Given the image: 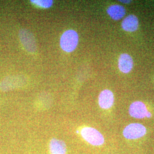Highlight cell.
I'll list each match as a JSON object with an SVG mask.
<instances>
[{
	"mask_svg": "<svg viewBox=\"0 0 154 154\" xmlns=\"http://www.w3.org/2000/svg\"><path fill=\"white\" fill-rule=\"evenodd\" d=\"M81 134L85 141L94 146H99L105 143V138L103 135L93 127H85L83 128L81 131Z\"/></svg>",
	"mask_w": 154,
	"mask_h": 154,
	"instance_id": "obj_1",
	"label": "cell"
},
{
	"mask_svg": "<svg viewBox=\"0 0 154 154\" xmlns=\"http://www.w3.org/2000/svg\"><path fill=\"white\" fill-rule=\"evenodd\" d=\"M78 43V35L73 30H67L61 36V48L65 51L70 53L77 48Z\"/></svg>",
	"mask_w": 154,
	"mask_h": 154,
	"instance_id": "obj_2",
	"label": "cell"
},
{
	"mask_svg": "<svg viewBox=\"0 0 154 154\" xmlns=\"http://www.w3.org/2000/svg\"><path fill=\"white\" fill-rule=\"evenodd\" d=\"M146 134V128L143 125L134 123L127 126L123 131L124 137L127 139H137L143 137Z\"/></svg>",
	"mask_w": 154,
	"mask_h": 154,
	"instance_id": "obj_3",
	"label": "cell"
},
{
	"mask_svg": "<svg viewBox=\"0 0 154 154\" xmlns=\"http://www.w3.org/2000/svg\"><path fill=\"white\" fill-rule=\"evenodd\" d=\"M19 37L23 46L29 53H34L37 49L35 39L33 33L28 29H22L20 30Z\"/></svg>",
	"mask_w": 154,
	"mask_h": 154,
	"instance_id": "obj_4",
	"label": "cell"
},
{
	"mask_svg": "<svg viewBox=\"0 0 154 154\" xmlns=\"http://www.w3.org/2000/svg\"><path fill=\"white\" fill-rule=\"evenodd\" d=\"M24 83L25 78L21 76H10L6 77L1 82L0 88L4 91H7L21 86Z\"/></svg>",
	"mask_w": 154,
	"mask_h": 154,
	"instance_id": "obj_5",
	"label": "cell"
},
{
	"mask_svg": "<svg viewBox=\"0 0 154 154\" xmlns=\"http://www.w3.org/2000/svg\"><path fill=\"white\" fill-rule=\"evenodd\" d=\"M148 112L145 104L140 101L133 102L129 108L130 115L137 119H142L146 117Z\"/></svg>",
	"mask_w": 154,
	"mask_h": 154,
	"instance_id": "obj_6",
	"label": "cell"
},
{
	"mask_svg": "<svg viewBox=\"0 0 154 154\" xmlns=\"http://www.w3.org/2000/svg\"><path fill=\"white\" fill-rule=\"evenodd\" d=\"M114 94L109 90H104L99 94L98 103L102 109H110L114 104Z\"/></svg>",
	"mask_w": 154,
	"mask_h": 154,
	"instance_id": "obj_7",
	"label": "cell"
},
{
	"mask_svg": "<svg viewBox=\"0 0 154 154\" xmlns=\"http://www.w3.org/2000/svg\"><path fill=\"white\" fill-rule=\"evenodd\" d=\"M49 151L51 154H66V143L61 139L53 138L50 142Z\"/></svg>",
	"mask_w": 154,
	"mask_h": 154,
	"instance_id": "obj_8",
	"label": "cell"
},
{
	"mask_svg": "<svg viewBox=\"0 0 154 154\" xmlns=\"http://www.w3.org/2000/svg\"><path fill=\"white\" fill-rule=\"evenodd\" d=\"M133 60L132 57L126 53L122 54L118 60V67L122 72L128 73L132 70Z\"/></svg>",
	"mask_w": 154,
	"mask_h": 154,
	"instance_id": "obj_9",
	"label": "cell"
},
{
	"mask_svg": "<svg viewBox=\"0 0 154 154\" xmlns=\"http://www.w3.org/2000/svg\"><path fill=\"white\" fill-rule=\"evenodd\" d=\"M139 25L138 18L134 15L127 16L122 22V27L127 32H134L137 30Z\"/></svg>",
	"mask_w": 154,
	"mask_h": 154,
	"instance_id": "obj_10",
	"label": "cell"
},
{
	"mask_svg": "<svg viewBox=\"0 0 154 154\" xmlns=\"http://www.w3.org/2000/svg\"><path fill=\"white\" fill-rule=\"evenodd\" d=\"M107 12L112 19L116 21H118L125 16L126 9L122 6L114 5L109 7Z\"/></svg>",
	"mask_w": 154,
	"mask_h": 154,
	"instance_id": "obj_11",
	"label": "cell"
},
{
	"mask_svg": "<svg viewBox=\"0 0 154 154\" xmlns=\"http://www.w3.org/2000/svg\"><path fill=\"white\" fill-rule=\"evenodd\" d=\"M31 2L35 5L42 8H49L53 4V1L51 0H34L31 1Z\"/></svg>",
	"mask_w": 154,
	"mask_h": 154,
	"instance_id": "obj_12",
	"label": "cell"
},
{
	"mask_svg": "<svg viewBox=\"0 0 154 154\" xmlns=\"http://www.w3.org/2000/svg\"><path fill=\"white\" fill-rule=\"evenodd\" d=\"M120 1L124 4H128L130 2V1Z\"/></svg>",
	"mask_w": 154,
	"mask_h": 154,
	"instance_id": "obj_13",
	"label": "cell"
},
{
	"mask_svg": "<svg viewBox=\"0 0 154 154\" xmlns=\"http://www.w3.org/2000/svg\"><path fill=\"white\" fill-rule=\"evenodd\" d=\"M151 116H152V115H151V114L149 112H147V114L146 117H147V118H151Z\"/></svg>",
	"mask_w": 154,
	"mask_h": 154,
	"instance_id": "obj_14",
	"label": "cell"
}]
</instances>
